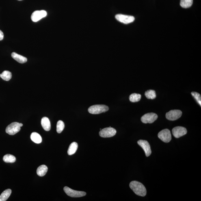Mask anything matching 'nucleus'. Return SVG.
Segmentation results:
<instances>
[{"label":"nucleus","instance_id":"nucleus-1","mask_svg":"<svg viewBox=\"0 0 201 201\" xmlns=\"http://www.w3.org/2000/svg\"><path fill=\"white\" fill-rule=\"evenodd\" d=\"M130 187L135 194L139 196L144 197L146 194V190L142 184L138 181H132L130 184Z\"/></svg>","mask_w":201,"mask_h":201},{"label":"nucleus","instance_id":"nucleus-2","mask_svg":"<svg viewBox=\"0 0 201 201\" xmlns=\"http://www.w3.org/2000/svg\"><path fill=\"white\" fill-rule=\"evenodd\" d=\"M109 108L104 105H95L91 106L88 109L89 112L93 114H100L109 110Z\"/></svg>","mask_w":201,"mask_h":201},{"label":"nucleus","instance_id":"nucleus-3","mask_svg":"<svg viewBox=\"0 0 201 201\" xmlns=\"http://www.w3.org/2000/svg\"><path fill=\"white\" fill-rule=\"evenodd\" d=\"M20 123L13 122L7 127L6 132L9 135H14L20 132Z\"/></svg>","mask_w":201,"mask_h":201},{"label":"nucleus","instance_id":"nucleus-4","mask_svg":"<svg viewBox=\"0 0 201 201\" xmlns=\"http://www.w3.org/2000/svg\"><path fill=\"white\" fill-rule=\"evenodd\" d=\"M63 190L67 195L72 197H81L87 194L85 192L74 190L68 187H65Z\"/></svg>","mask_w":201,"mask_h":201},{"label":"nucleus","instance_id":"nucleus-5","mask_svg":"<svg viewBox=\"0 0 201 201\" xmlns=\"http://www.w3.org/2000/svg\"><path fill=\"white\" fill-rule=\"evenodd\" d=\"M116 130L114 128L107 127L100 130L99 135L100 137L104 138L110 137L114 136L116 133Z\"/></svg>","mask_w":201,"mask_h":201},{"label":"nucleus","instance_id":"nucleus-6","mask_svg":"<svg viewBox=\"0 0 201 201\" xmlns=\"http://www.w3.org/2000/svg\"><path fill=\"white\" fill-rule=\"evenodd\" d=\"M158 116L153 113H147L141 117V120L144 123H152L157 120Z\"/></svg>","mask_w":201,"mask_h":201},{"label":"nucleus","instance_id":"nucleus-7","mask_svg":"<svg viewBox=\"0 0 201 201\" xmlns=\"http://www.w3.org/2000/svg\"><path fill=\"white\" fill-rule=\"evenodd\" d=\"M182 114V111L180 110H172L166 113V117L169 120L175 121L179 118Z\"/></svg>","mask_w":201,"mask_h":201},{"label":"nucleus","instance_id":"nucleus-8","mask_svg":"<svg viewBox=\"0 0 201 201\" xmlns=\"http://www.w3.org/2000/svg\"><path fill=\"white\" fill-rule=\"evenodd\" d=\"M158 137L163 142H169L171 140V135L170 130L168 129L161 130L158 133Z\"/></svg>","mask_w":201,"mask_h":201},{"label":"nucleus","instance_id":"nucleus-9","mask_svg":"<svg viewBox=\"0 0 201 201\" xmlns=\"http://www.w3.org/2000/svg\"><path fill=\"white\" fill-rule=\"evenodd\" d=\"M115 17L118 21L124 24L132 23L135 20V18L133 16L122 14H117L116 15Z\"/></svg>","mask_w":201,"mask_h":201},{"label":"nucleus","instance_id":"nucleus-10","mask_svg":"<svg viewBox=\"0 0 201 201\" xmlns=\"http://www.w3.org/2000/svg\"><path fill=\"white\" fill-rule=\"evenodd\" d=\"M137 143L144 150L147 157H148L150 155L152 151L150 145L148 141L143 140H140L138 141Z\"/></svg>","mask_w":201,"mask_h":201},{"label":"nucleus","instance_id":"nucleus-11","mask_svg":"<svg viewBox=\"0 0 201 201\" xmlns=\"http://www.w3.org/2000/svg\"><path fill=\"white\" fill-rule=\"evenodd\" d=\"M47 15V13L45 11H36L31 15V19L33 21L36 22L46 17Z\"/></svg>","mask_w":201,"mask_h":201},{"label":"nucleus","instance_id":"nucleus-12","mask_svg":"<svg viewBox=\"0 0 201 201\" xmlns=\"http://www.w3.org/2000/svg\"><path fill=\"white\" fill-rule=\"evenodd\" d=\"M172 133L175 137L178 138L186 135L187 133V130L185 128L183 127H176L173 128Z\"/></svg>","mask_w":201,"mask_h":201},{"label":"nucleus","instance_id":"nucleus-13","mask_svg":"<svg viewBox=\"0 0 201 201\" xmlns=\"http://www.w3.org/2000/svg\"><path fill=\"white\" fill-rule=\"evenodd\" d=\"M41 124L43 128L46 131H49L51 129V124L47 117H44L41 120Z\"/></svg>","mask_w":201,"mask_h":201},{"label":"nucleus","instance_id":"nucleus-14","mask_svg":"<svg viewBox=\"0 0 201 201\" xmlns=\"http://www.w3.org/2000/svg\"><path fill=\"white\" fill-rule=\"evenodd\" d=\"M11 56L15 60L20 63H25L27 62V58L21 55H18V54L15 53V52H13L11 54Z\"/></svg>","mask_w":201,"mask_h":201},{"label":"nucleus","instance_id":"nucleus-15","mask_svg":"<svg viewBox=\"0 0 201 201\" xmlns=\"http://www.w3.org/2000/svg\"><path fill=\"white\" fill-rule=\"evenodd\" d=\"M47 171V167L45 165H42L40 166L37 168V174L39 176H43L46 174Z\"/></svg>","mask_w":201,"mask_h":201},{"label":"nucleus","instance_id":"nucleus-16","mask_svg":"<svg viewBox=\"0 0 201 201\" xmlns=\"http://www.w3.org/2000/svg\"><path fill=\"white\" fill-rule=\"evenodd\" d=\"M31 139L34 142L36 143H40L42 142V138L41 136L36 132H33L31 135Z\"/></svg>","mask_w":201,"mask_h":201},{"label":"nucleus","instance_id":"nucleus-17","mask_svg":"<svg viewBox=\"0 0 201 201\" xmlns=\"http://www.w3.org/2000/svg\"><path fill=\"white\" fill-rule=\"evenodd\" d=\"M78 144L75 142H72L70 145L68 150V154L69 155H71L74 154L77 150Z\"/></svg>","mask_w":201,"mask_h":201},{"label":"nucleus","instance_id":"nucleus-18","mask_svg":"<svg viewBox=\"0 0 201 201\" xmlns=\"http://www.w3.org/2000/svg\"><path fill=\"white\" fill-rule=\"evenodd\" d=\"M12 190L10 189L6 190L0 195V201H6L10 197Z\"/></svg>","mask_w":201,"mask_h":201},{"label":"nucleus","instance_id":"nucleus-19","mask_svg":"<svg viewBox=\"0 0 201 201\" xmlns=\"http://www.w3.org/2000/svg\"><path fill=\"white\" fill-rule=\"evenodd\" d=\"M0 77L6 81H9L12 78V74L9 71L5 70L0 74Z\"/></svg>","mask_w":201,"mask_h":201},{"label":"nucleus","instance_id":"nucleus-20","mask_svg":"<svg viewBox=\"0 0 201 201\" xmlns=\"http://www.w3.org/2000/svg\"><path fill=\"white\" fill-rule=\"evenodd\" d=\"M3 160L6 163H12L16 162V158L12 154H7L3 156Z\"/></svg>","mask_w":201,"mask_h":201},{"label":"nucleus","instance_id":"nucleus-21","mask_svg":"<svg viewBox=\"0 0 201 201\" xmlns=\"http://www.w3.org/2000/svg\"><path fill=\"white\" fill-rule=\"evenodd\" d=\"M193 3V0H181V6L184 8H189L191 7Z\"/></svg>","mask_w":201,"mask_h":201},{"label":"nucleus","instance_id":"nucleus-22","mask_svg":"<svg viewBox=\"0 0 201 201\" xmlns=\"http://www.w3.org/2000/svg\"><path fill=\"white\" fill-rule=\"evenodd\" d=\"M141 94L133 93L130 95L129 100L130 101L133 102H137L141 100Z\"/></svg>","mask_w":201,"mask_h":201},{"label":"nucleus","instance_id":"nucleus-23","mask_svg":"<svg viewBox=\"0 0 201 201\" xmlns=\"http://www.w3.org/2000/svg\"><path fill=\"white\" fill-rule=\"evenodd\" d=\"M145 96L149 99H154L156 97L155 91L153 90H149L145 93Z\"/></svg>","mask_w":201,"mask_h":201},{"label":"nucleus","instance_id":"nucleus-24","mask_svg":"<svg viewBox=\"0 0 201 201\" xmlns=\"http://www.w3.org/2000/svg\"><path fill=\"white\" fill-rule=\"evenodd\" d=\"M65 128L64 122L61 120H59L57 123V132L58 133H60L63 131Z\"/></svg>","mask_w":201,"mask_h":201},{"label":"nucleus","instance_id":"nucleus-25","mask_svg":"<svg viewBox=\"0 0 201 201\" xmlns=\"http://www.w3.org/2000/svg\"><path fill=\"white\" fill-rule=\"evenodd\" d=\"M191 94L194 97V98L195 100H196V101L199 104V105L201 106V96L199 93L195 92H193L191 93Z\"/></svg>","mask_w":201,"mask_h":201},{"label":"nucleus","instance_id":"nucleus-26","mask_svg":"<svg viewBox=\"0 0 201 201\" xmlns=\"http://www.w3.org/2000/svg\"><path fill=\"white\" fill-rule=\"evenodd\" d=\"M4 37L3 33L1 30H0V41L3 40Z\"/></svg>","mask_w":201,"mask_h":201},{"label":"nucleus","instance_id":"nucleus-27","mask_svg":"<svg viewBox=\"0 0 201 201\" xmlns=\"http://www.w3.org/2000/svg\"><path fill=\"white\" fill-rule=\"evenodd\" d=\"M20 127H21L23 126V124H22V123H20Z\"/></svg>","mask_w":201,"mask_h":201},{"label":"nucleus","instance_id":"nucleus-28","mask_svg":"<svg viewBox=\"0 0 201 201\" xmlns=\"http://www.w3.org/2000/svg\"><path fill=\"white\" fill-rule=\"evenodd\" d=\"M19 1H21V0H19Z\"/></svg>","mask_w":201,"mask_h":201}]
</instances>
